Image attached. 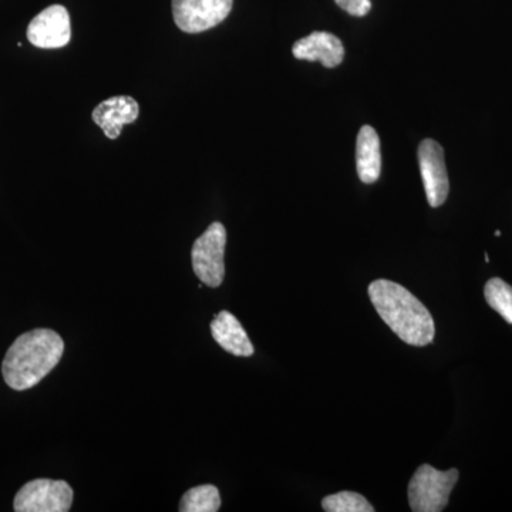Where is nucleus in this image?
I'll use <instances>...</instances> for the list:
<instances>
[{"mask_svg": "<svg viewBox=\"0 0 512 512\" xmlns=\"http://www.w3.org/2000/svg\"><path fill=\"white\" fill-rule=\"evenodd\" d=\"M369 298L383 322L410 346L433 343L436 335L433 316L404 286L377 279L369 286Z\"/></svg>", "mask_w": 512, "mask_h": 512, "instance_id": "1", "label": "nucleus"}, {"mask_svg": "<svg viewBox=\"0 0 512 512\" xmlns=\"http://www.w3.org/2000/svg\"><path fill=\"white\" fill-rule=\"evenodd\" d=\"M64 342L52 329H35L23 333L10 346L3 360V379L10 389H32L43 379L62 359Z\"/></svg>", "mask_w": 512, "mask_h": 512, "instance_id": "2", "label": "nucleus"}, {"mask_svg": "<svg viewBox=\"0 0 512 512\" xmlns=\"http://www.w3.org/2000/svg\"><path fill=\"white\" fill-rule=\"evenodd\" d=\"M457 468L439 471L423 464L409 483V504L414 512H440L447 507L451 491L456 487Z\"/></svg>", "mask_w": 512, "mask_h": 512, "instance_id": "3", "label": "nucleus"}, {"mask_svg": "<svg viewBox=\"0 0 512 512\" xmlns=\"http://www.w3.org/2000/svg\"><path fill=\"white\" fill-rule=\"evenodd\" d=\"M227 229L221 222H212L191 249L192 269L202 284L218 288L224 282Z\"/></svg>", "mask_w": 512, "mask_h": 512, "instance_id": "4", "label": "nucleus"}, {"mask_svg": "<svg viewBox=\"0 0 512 512\" xmlns=\"http://www.w3.org/2000/svg\"><path fill=\"white\" fill-rule=\"evenodd\" d=\"M72 504L73 490L66 481L40 478L20 488L13 507L18 512H67Z\"/></svg>", "mask_w": 512, "mask_h": 512, "instance_id": "5", "label": "nucleus"}, {"mask_svg": "<svg viewBox=\"0 0 512 512\" xmlns=\"http://www.w3.org/2000/svg\"><path fill=\"white\" fill-rule=\"evenodd\" d=\"M234 0H173L175 25L197 35L220 25L231 13Z\"/></svg>", "mask_w": 512, "mask_h": 512, "instance_id": "6", "label": "nucleus"}, {"mask_svg": "<svg viewBox=\"0 0 512 512\" xmlns=\"http://www.w3.org/2000/svg\"><path fill=\"white\" fill-rule=\"evenodd\" d=\"M417 153L427 201L430 207L439 208L447 201L450 191L443 147L436 140L426 138L421 141Z\"/></svg>", "mask_w": 512, "mask_h": 512, "instance_id": "7", "label": "nucleus"}, {"mask_svg": "<svg viewBox=\"0 0 512 512\" xmlns=\"http://www.w3.org/2000/svg\"><path fill=\"white\" fill-rule=\"evenodd\" d=\"M28 39L39 49H60L72 39L70 15L62 5H53L42 10L29 23Z\"/></svg>", "mask_w": 512, "mask_h": 512, "instance_id": "8", "label": "nucleus"}, {"mask_svg": "<svg viewBox=\"0 0 512 512\" xmlns=\"http://www.w3.org/2000/svg\"><path fill=\"white\" fill-rule=\"evenodd\" d=\"M140 106L131 96H114L101 101L93 110L92 119L110 140L120 137L123 127L137 121Z\"/></svg>", "mask_w": 512, "mask_h": 512, "instance_id": "9", "label": "nucleus"}, {"mask_svg": "<svg viewBox=\"0 0 512 512\" xmlns=\"http://www.w3.org/2000/svg\"><path fill=\"white\" fill-rule=\"evenodd\" d=\"M293 56L306 62H319L333 69L345 59V47L342 40L329 32H313L302 37L292 47Z\"/></svg>", "mask_w": 512, "mask_h": 512, "instance_id": "10", "label": "nucleus"}, {"mask_svg": "<svg viewBox=\"0 0 512 512\" xmlns=\"http://www.w3.org/2000/svg\"><path fill=\"white\" fill-rule=\"evenodd\" d=\"M212 338L225 352L239 357L254 355L255 349L241 322L231 312L222 311L211 323Z\"/></svg>", "mask_w": 512, "mask_h": 512, "instance_id": "11", "label": "nucleus"}, {"mask_svg": "<svg viewBox=\"0 0 512 512\" xmlns=\"http://www.w3.org/2000/svg\"><path fill=\"white\" fill-rule=\"evenodd\" d=\"M356 168L360 181L375 184L382 173V150L375 128L363 126L357 134Z\"/></svg>", "mask_w": 512, "mask_h": 512, "instance_id": "12", "label": "nucleus"}, {"mask_svg": "<svg viewBox=\"0 0 512 512\" xmlns=\"http://www.w3.org/2000/svg\"><path fill=\"white\" fill-rule=\"evenodd\" d=\"M220 507V491L211 484L191 488L183 495L180 503L181 512H217Z\"/></svg>", "mask_w": 512, "mask_h": 512, "instance_id": "13", "label": "nucleus"}, {"mask_svg": "<svg viewBox=\"0 0 512 512\" xmlns=\"http://www.w3.org/2000/svg\"><path fill=\"white\" fill-rule=\"evenodd\" d=\"M484 295L488 305L512 325V286L503 279L493 278L485 284Z\"/></svg>", "mask_w": 512, "mask_h": 512, "instance_id": "14", "label": "nucleus"}, {"mask_svg": "<svg viewBox=\"0 0 512 512\" xmlns=\"http://www.w3.org/2000/svg\"><path fill=\"white\" fill-rule=\"evenodd\" d=\"M322 508L326 512H373L375 507L363 495L353 491L328 495L323 498Z\"/></svg>", "mask_w": 512, "mask_h": 512, "instance_id": "15", "label": "nucleus"}, {"mask_svg": "<svg viewBox=\"0 0 512 512\" xmlns=\"http://www.w3.org/2000/svg\"><path fill=\"white\" fill-rule=\"evenodd\" d=\"M340 9L356 18H363L372 9V0H335Z\"/></svg>", "mask_w": 512, "mask_h": 512, "instance_id": "16", "label": "nucleus"}, {"mask_svg": "<svg viewBox=\"0 0 512 512\" xmlns=\"http://www.w3.org/2000/svg\"><path fill=\"white\" fill-rule=\"evenodd\" d=\"M495 237H501V232L500 231H495Z\"/></svg>", "mask_w": 512, "mask_h": 512, "instance_id": "17", "label": "nucleus"}]
</instances>
